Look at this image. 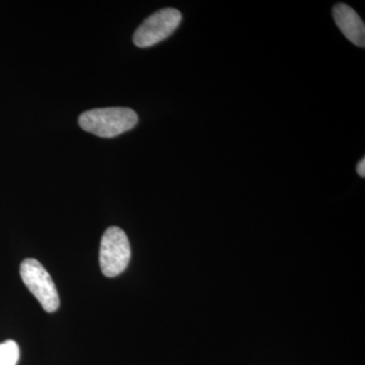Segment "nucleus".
I'll use <instances>...</instances> for the list:
<instances>
[{"mask_svg":"<svg viewBox=\"0 0 365 365\" xmlns=\"http://www.w3.org/2000/svg\"><path fill=\"white\" fill-rule=\"evenodd\" d=\"M131 247L128 237L120 227L108 228L100 246V265L107 277H116L128 266Z\"/></svg>","mask_w":365,"mask_h":365,"instance_id":"2","label":"nucleus"},{"mask_svg":"<svg viewBox=\"0 0 365 365\" xmlns=\"http://www.w3.org/2000/svg\"><path fill=\"white\" fill-rule=\"evenodd\" d=\"M78 123L81 129L93 135L113 138L133 129L138 116L129 108H103L83 113Z\"/></svg>","mask_w":365,"mask_h":365,"instance_id":"1","label":"nucleus"},{"mask_svg":"<svg viewBox=\"0 0 365 365\" xmlns=\"http://www.w3.org/2000/svg\"><path fill=\"white\" fill-rule=\"evenodd\" d=\"M357 173H359V175L360 177L364 178L365 177V160L364 158H362L361 160L359 163V165H357Z\"/></svg>","mask_w":365,"mask_h":365,"instance_id":"7","label":"nucleus"},{"mask_svg":"<svg viewBox=\"0 0 365 365\" xmlns=\"http://www.w3.org/2000/svg\"><path fill=\"white\" fill-rule=\"evenodd\" d=\"M182 21V14L178 9H163L148 16L133 35L134 44L139 48H148L167 39L176 31Z\"/></svg>","mask_w":365,"mask_h":365,"instance_id":"4","label":"nucleus"},{"mask_svg":"<svg viewBox=\"0 0 365 365\" xmlns=\"http://www.w3.org/2000/svg\"><path fill=\"white\" fill-rule=\"evenodd\" d=\"M21 277L26 287L32 292L48 313L57 311L60 306L58 292L51 276L35 259H26L21 263Z\"/></svg>","mask_w":365,"mask_h":365,"instance_id":"3","label":"nucleus"},{"mask_svg":"<svg viewBox=\"0 0 365 365\" xmlns=\"http://www.w3.org/2000/svg\"><path fill=\"white\" fill-rule=\"evenodd\" d=\"M20 359V348L14 340L0 343V365H16Z\"/></svg>","mask_w":365,"mask_h":365,"instance_id":"6","label":"nucleus"},{"mask_svg":"<svg viewBox=\"0 0 365 365\" xmlns=\"http://www.w3.org/2000/svg\"><path fill=\"white\" fill-rule=\"evenodd\" d=\"M333 16L336 25L352 44L365 47L364 23L354 9L347 4H338L334 6Z\"/></svg>","mask_w":365,"mask_h":365,"instance_id":"5","label":"nucleus"}]
</instances>
